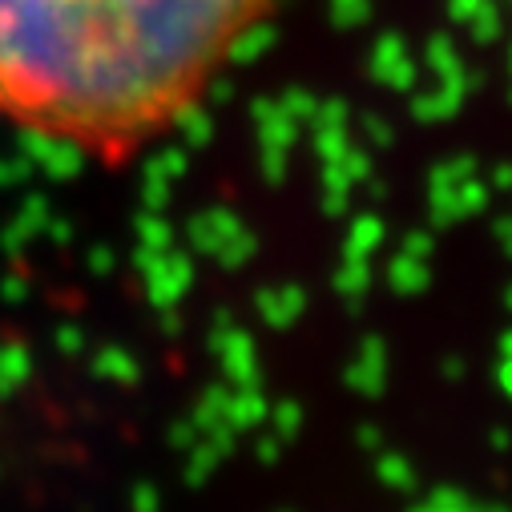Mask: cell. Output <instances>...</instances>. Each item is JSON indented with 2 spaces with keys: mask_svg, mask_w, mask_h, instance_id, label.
Here are the masks:
<instances>
[{
  "mask_svg": "<svg viewBox=\"0 0 512 512\" xmlns=\"http://www.w3.org/2000/svg\"><path fill=\"white\" fill-rule=\"evenodd\" d=\"M275 0H0V117L121 162L210 89Z\"/></svg>",
  "mask_w": 512,
  "mask_h": 512,
  "instance_id": "obj_1",
  "label": "cell"
}]
</instances>
